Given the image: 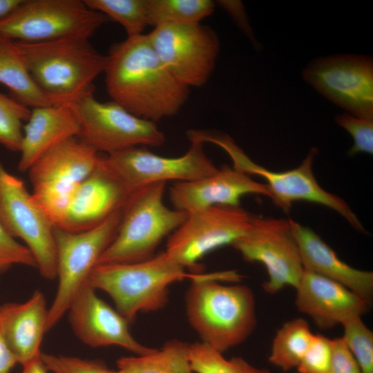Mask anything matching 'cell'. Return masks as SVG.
Returning <instances> with one entry per match:
<instances>
[{
    "label": "cell",
    "mask_w": 373,
    "mask_h": 373,
    "mask_svg": "<svg viewBox=\"0 0 373 373\" xmlns=\"http://www.w3.org/2000/svg\"><path fill=\"white\" fill-rule=\"evenodd\" d=\"M100 157L75 137L50 149L28 171L32 199L55 227L61 226L75 191L96 169Z\"/></svg>",
    "instance_id": "cell-7"
},
{
    "label": "cell",
    "mask_w": 373,
    "mask_h": 373,
    "mask_svg": "<svg viewBox=\"0 0 373 373\" xmlns=\"http://www.w3.org/2000/svg\"><path fill=\"white\" fill-rule=\"evenodd\" d=\"M332 342L322 334H314L296 369L298 373H329Z\"/></svg>",
    "instance_id": "cell-34"
},
{
    "label": "cell",
    "mask_w": 373,
    "mask_h": 373,
    "mask_svg": "<svg viewBox=\"0 0 373 373\" xmlns=\"http://www.w3.org/2000/svg\"><path fill=\"white\" fill-rule=\"evenodd\" d=\"M48 373H114L102 360L41 352Z\"/></svg>",
    "instance_id": "cell-33"
},
{
    "label": "cell",
    "mask_w": 373,
    "mask_h": 373,
    "mask_svg": "<svg viewBox=\"0 0 373 373\" xmlns=\"http://www.w3.org/2000/svg\"><path fill=\"white\" fill-rule=\"evenodd\" d=\"M87 6L118 22L127 37L142 35L147 24V0H84Z\"/></svg>",
    "instance_id": "cell-29"
},
{
    "label": "cell",
    "mask_w": 373,
    "mask_h": 373,
    "mask_svg": "<svg viewBox=\"0 0 373 373\" xmlns=\"http://www.w3.org/2000/svg\"><path fill=\"white\" fill-rule=\"evenodd\" d=\"M189 344L171 339L149 354L120 357L114 373H193Z\"/></svg>",
    "instance_id": "cell-25"
},
{
    "label": "cell",
    "mask_w": 373,
    "mask_h": 373,
    "mask_svg": "<svg viewBox=\"0 0 373 373\" xmlns=\"http://www.w3.org/2000/svg\"><path fill=\"white\" fill-rule=\"evenodd\" d=\"M23 0H0V18L3 17L17 6H19Z\"/></svg>",
    "instance_id": "cell-40"
},
{
    "label": "cell",
    "mask_w": 373,
    "mask_h": 373,
    "mask_svg": "<svg viewBox=\"0 0 373 373\" xmlns=\"http://www.w3.org/2000/svg\"><path fill=\"white\" fill-rule=\"evenodd\" d=\"M18 363L9 349L0 328V373H10Z\"/></svg>",
    "instance_id": "cell-38"
},
{
    "label": "cell",
    "mask_w": 373,
    "mask_h": 373,
    "mask_svg": "<svg viewBox=\"0 0 373 373\" xmlns=\"http://www.w3.org/2000/svg\"><path fill=\"white\" fill-rule=\"evenodd\" d=\"M80 0H23L0 18V36L24 43L89 38L108 21Z\"/></svg>",
    "instance_id": "cell-8"
},
{
    "label": "cell",
    "mask_w": 373,
    "mask_h": 373,
    "mask_svg": "<svg viewBox=\"0 0 373 373\" xmlns=\"http://www.w3.org/2000/svg\"><path fill=\"white\" fill-rule=\"evenodd\" d=\"M80 125L78 137L106 155L136 146L158 147L165 136L155 122L139 117L111 101L96 99L93 91L70 104Z\"/></svg>",
    "instance_id": "cell-10"
},
{
    "label": "cell",
    "mask_w": 373,
    "mask_h": 373,
    "mask_svg": "<svg viewBox=\"0 0 373 373\" xmlns=\"http://www.w3.org/2000/svg\"><path fill=\"white\" fill-rule=\"evenodd\" d=\"M147 24L153 28L164 24L200 23L214 11L211 0H147Z\"/></svg>",
    "instance_id": "cell-27"
},
{
    "label": "cell",
    "mask_w": 373,
    "mask_h": 373,
    "mask_svg": "<svg viewBox=\"0 0 373 373\" xmlns=\"http://www.w3.org/2000/svg\"><path fill=\"white\" fill-rule=\"evenodd\" d=\"M295 289L298 310L323 329L361 317L370 305V301L343 285L305 269Z\"/></svg>",
    "instance_id": "cell-19"
},
{
    "label": "cell",
    "mask_w": 373,
    "mask_h": 373,
    "mask_svg": "<svg viewBox=\"0 0 373 373\" xmlns=\"http://www.w3.org/2000/svg\"><path fill=\"white\" fill-rule=\"evenodd\" d=\"M217 3L231 17L248 38L254 44H257L242 3L240 1L220 0Z\"/></svg>",
    "instance_id": "cell-37"
},
{
    "label": "cell",
    "mask_w": 373,
    "mask_h": 373,
    "mask_svg": "<svg viewBox=\"0 0 373 373\" xmlns=\"http://www.w3.org/2000/svg\"><path fill=\"white\" fill-rule=\"evenodd\" d=\"M231 246L245 261L265 266L268 279L262 287L267 293L298 285L304 268L289 219L254 215L246 232Z\"/></svg>",
    "instance_id": "cell-13"
},
{
    "label": "cell",
    "mask_w": 373,
    "mask_h": 373,
    "mask_svg": "<svg viewBox=\"0 0 373 373\" xmlns=\"http://www.w3.org/2000/svg\"><path fill=\"white\" fill-rule=\"evenodd\" d=\"M236 270L203 275L191 280L184 296L186 316L200 342L223 353L245 342L256 325L253 291Z\"/></svg>",
    "instance_id": "cell-2"
},
{
    "label": "cell",
    "mask_w": 373,
    "mask_h": 373,
    "mask_svg": "<svg viewBox=\"0 0 373 373\" xmlns=\"http://www.w3.org/2000/svg\"><path fill=\"white\" fill-rule=\"evenodd\" d=\"M305 270L336 281L370 301L373 273L351 267L312 229L289 219Z\"/></svg>",
    "instance_id": "cell-21"
},
{
    "label": "cell",
    "mask_w": 373,
    "mask_h": 373,
    "mask_svg": "<svg viewBox=\"0 0 373 373\" xmlns=\"http://www.w3.org/2000/svg\"><path fill=\"white\" fill-rule=\"evenodd\" d=\"M48 308L44 294L39 290L23 303L0 305L1 332L17 363L21 365L42 352L40 347L47 332Z\"/></svg>",
    "instance_id": "cell-22"
},
{
    "label": "cell",
    "mask_w": 373,
    "mask_h": 373,
    "mask_svg": "<svg viewBox=\"0 0 373 373\" xmlns=\"http://www.w3.org/2000/svg\"><path fill=\"white\" fill-rule=\"evenodd\" d=\"M31 108L0 92V144L11 151H20L23 122L30 117Z\"/></svg>",
    "instance_id": "cell-30"
},
{
    "label": "cell",
    "mask_w": 373,
    "mask_h": 373,
    "mask_svg": "<svg viewBox=\"0 0 373 373\" xmlns=\"http://www.w3.org/2000/svg\"><path fill=\"white\" fill-rule=\"evenodd\" d=\"M87 281L79 289L66 313L73 332L92 347H121L135 355H144L156 348L137 341L129 329L131 324L116 309L102 300Z\"/></svg>",
    "instance_id": "cell-17"
},
{
    "label": "cell",
    "mask_w": 373,
    "mask_h": 373,
    "mask_svg": "<svg viewBox=\"0 0 373 373\" xmlns=\"http://www.w3.org/2000/svg\"><path fill=\"white\" fill-rule=\"evenodd\" d=\"M253 216L240 206L223 205L188 213L168 237L164 251L190 272H201L198 262L212 251L231 245L246 232Z\"/></svg>",
    "instance_id": "cell-12"
},
{
    "label": "cell",
    "mask_w": 373,
    "mask_h": 373,
    "mask_svg": "<svg viewBox=\"0 0 373 373\" xmlns=\"http://www.w3.org/2000/svg\"><path fill=\"white\" fill-rule=\"evenodd\" d=\"M169 72L182 84L203 86L214 70L220 51L215 31L200 23L164 24L148 34Z\"/></svg>",
    "instance_id": "cell-15"
},
{
    "label": "cell",
    "mask_w": 373,
    "mask_h": 373,
    "mask_svg": "<svg viewBox=\"0 0 373 373\" xmlns=\"http://www.w3.org/2000/svg\"><path fill=\"white\" fill-rule=\"evenodd\" d=\"M14 265L37 268L30 250L9 235L0 224V272L8 269Z\"/></svg>",
    "instance_id": "cell-35"
},
{
    "label": "cell",
    "mask_w": 373,
    "mask_h": 373,
    "mask_svg": "<svg viewBox=\"0 0 373 373\" xmlns=\"http://www.w3.org/2000/svg\"><path fill=\"white\" fill-rule=\"evenodd\" d=\"M17 43L32 79L54 105H70L93 91L94 80L107 64V55L88 39Z\"/></svg>",
    "instance_id": "cell-3"
},
{
    "label": "cell",
    "mask_w": 373,
    "mask_h": 373,
    "mask_svg": "<svg viewBox=\"0 0 373 373\" xmlns=\"http://www.w3.org/2000/svg\"><path fill=\"white\" fill-rule=\"evenodd\" d=\"M107 57L104 72L107 93L131 113L156 122L175 115L186 101L189 88L169 72L148 34L113 44Z\"/></svg>",
    "instance_id": "cell-1"
},
{
    "label": "cell",
    "mask_w": 373,
    "mask_h": 373,
    "mask_svg": "<svg viewBox=\"0 0 373 373\" xmlns=\"http://www.w3.org/2000/svg\"><path fill=\"white\" fill-rule=\"evenodd\" d=\"M22 367L20 373H48L41 358V353L32 360L23 365Z\"/></svg>",
    "instance_id": "cell-39"
},
{
    "label": "cell",
    "mask_w": 373,
    "mask_h": 373,
    "mask_svg": "<svg viewBox=\"0 0 373 373\" xmlns=\"http://www.w3.org/2000/svg\"><path fill=\"white\" fill-rule=\"evenodd\" d=\"M130 195L102 165L100 157L96 169L78 186L58 228L72 232L88 230L122 207Z\"/></svg>",
    "instance_id": "cell-20"
},
{
    "label": "cell",
    "mask_w": 373,
    "mask_h": 373,
    "mask_svg": "<svg viewBox=\"0 0 373 373\" xmlns=\"http://www.w3.org/2000/svg\"><path fill=\"white\" fill-rule=\"evenodd\" d=\"M247 194L271 199L266 184L227 165L200 180L174 182L169 191L173 208L186 213L217 205L240 206V199Z\"/></svg>",
    "instance_id": "cell-18"
},
{
    "label": "cell",
    "mask_w": 373,
    "mask_h": 373,
    "mask_svg": "<svg viewBox=\"0 0 373 373\" xmlns=\"http://www.w3.org/2000/svg\"><path fill=\"white\" fill-rule=\"evenodd\" d=\"M314 335L308 323L302 318L286 322L273 338L269 361L285 372L296 368Z\"/></svg>",
    "instance_id": "cell-26"
},
{
    "label": "cell",
    "mask_w": 373,
    "mask_h": 373,
    "mask_svg": "<svg viewBox=\"0 0 373 373\" xmlns=\"http://www.w3.org/2000/svg\"><path fill=\"white\" fill-rule=\"evenodd\" d=\"M80 125L70 105H50L31 108L23 128L21 158L18 169L28 171L50 149L64 141L77 137Z\"/></svg>",
    "instance_id": "cell-23"
},
{
    "label": "cell",
    "mask_w": 373,
    "mask_h": 373,
    "mask_svg": "<svg viewBox=\"0 0 373 373\" xmlns=\"http://www.w3.org/2000/svg\"><path fill=\"white\" fill-rule=\"evenodd\" d=\"M189 356L193 373H271L241 357L227 358L223 353L200 341L189 344Z\"/></svg>",
    "instance_id": "cell-28"
},
{
    "label": "cell",
    "mask_w": 373,
    "mask_h": 373,
    "mask_svg": "<svg viewBox=\"0 0 373 373\" xmlns=\"http://www.w3.org/2000/svg\"><path fill=\"white\" fill-rule=\"evenodd\" d=\"M0 84L29 108L54 105L32 79L17 41L0 36Z\"/></svg>",
    "instance_id": "cell-24"
},
{
    "label": "cell",
    "mask_w": 373,
    "mask_h": 373,
    "mask_svg": "<svg viewBox=\"0 0 373 373\" xmlns=\"http://www.w3.org/2000/svg\"><path fill=\"white\" fill-rule=\"evenodd\" d=\"M0 224L31 252L41 276L56 278L55 226L39 208L22 180L8 172L0 161Z\"/></svg>",
    "instance_id": "cell-14"
},
{
    "label": "cell",
    "mask_w": 373,
    "mask_h": 373,
    "mask_svg": "<svg viewBox=\"0 0 373 373\" xmlns=\"http://www.w3.org/2000/svg\"><path fill=\"white\" fill-rule=\"evenodd\" d=\"M189 141V149L180 157H163L136 146L101 155V162L131 194L151 184L193 181L217 172L218 168L204 151V144Z\"/></svg>",
    "instance_id": "cell-11"
},
{
    "label": "cell",
    "mask_w": 373,
    "mask_h": 373,
    "mask_svg": "<svg viewBox=\"0 0 373 373\" xmlns=\"http://www.w3.org/2000/svg\"><path fill=\"white\" fill-rule=\"evenodd\" d=\"M122 214V207L96 226L79 232L55 227L58 286L48 308L47 332L67 312L73 300L88 281L99 258L114 239Z\"/></svg>",
    "instance_id": "cell-9"
},
{
    "label": "cell",
    "mask_w": 373,
    "mask_h": 373,
    "mask_svg": "<svg viewBox=\"0 0 373 373\" xmlns=\"http://www.w3.org/2000/svg\"><path fill=\"white\" fill-rule=\"evenodd\" d=\"M304 80L354 116L373 119V60L370 56L338 54L313 59Z\"/></svg>",
    "instance_id": "cell-16"
},
{
    "label": "cell",
    "mask_w": 373,
    "mask_h": 373,
    "mask_svg": "<svg viewBox=\"0 0 373 373\" xmlns=\"http://www.w3.org/2000/svg\"><path fill=\"white\" fill-rule=\"evenodd\" d=\"M336 124L352 136L354 144L350 156L358 153H373V119H363L344 113L336 116Z\"/></svg>",
    "instance_id": "cell-32"
},
{
    "label": "cell",
    "mask_w": 373,
    "mask_h": 373,
    "mask_svg": "<svg viewBox=\"0 0 373 373\" xmlns=\"http://www.w3.org/2000/svg\"><path fill=\"white\" fill-rule=\"evenodd\" d=\"M193 137L200 142L214 144L230 157L233 166L249 175H256L266 182L274 203L288 212L293 203L305 201L326 207L342 216L356 231L365 233L358 218L340 197L325 190L313 173V162L318 153L312 148L297 167L284 171L269 170L254 162L235 141L225 133L195 130Z\"/></svg>",
    "instance_id": "cell-6"
},
{
    "label": "cell",
    "mask_w": 373,
    "mask_h": 373,
    "mask_svg": "<svg viewBox=\"0 0 373 373\" xmlns=\"http://www.w3.org/2000/svg\"><path fill=\"white\" fill-rule=\"evenodd\" d=\"M342 336L358 364L362 373H373V332L361 317H354L341 325Z\"/></svg>",
    "instance_id": "cell-31"
},
{
    "label": "cell",
    "mask_w": 373,
    "mask_h": 373,
    "mask_svg": "<svg viewBox=\"0 0 373 373\" xmlns=\"http://www.w3.org/2000/svg\"><path fill=\"white\" fill-rule=\"evenodd\" d=\"M332 354L329 373H362L343 337L332 339Z\"/></svg>",
    "instance_id": "cell-36"
},
{
    "label": "cell",
    "mask_w": 373,
    "mask_h": 373,
    "mask_svg": "<svg viewBox=\"0 0 373 373\" xmlns=\"http://www.w3.org/2000/svg\"><path fill=\"white\" fill-rule=\"evenodd\" d=\"M202 274L186 271L164 251L140 262L97 265L88 282L96 290L106 293L115 309L131 323L139 313L164 308L171 285Z\"/></svg>",
    "instance_id": "cell-4"
},
{
    "label": "cell",
    "mask_w": 373,
    "mask_h": 373,
    "mask_svg": "<svg viewBox=\"0 0 373 373\" xmlns=\"http://www.w3.org/2000/svg\"><path fill=\"white\" fill-rule=\"evenodd\" d=\"M166 184L146 185L130 195L123 206L117 232L97 265L149 259L155 255L164 238L183 223L188 213L169 208L164 202Z\"/></svg>",
    "instance_id": "cell-5"
}]
</instances>
